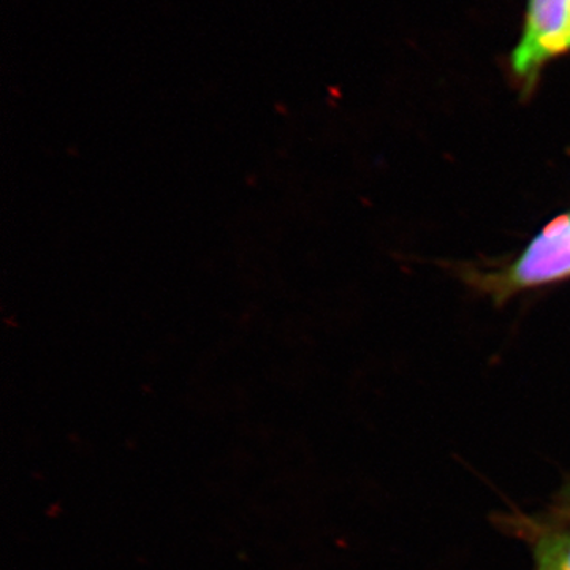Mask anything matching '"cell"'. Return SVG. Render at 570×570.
<instances>
[{
    "label": "cell",
    "mask_w": 570,
    "mask_h": 570,
    "mask_svg": "<svg viewBox=\"0 0 570 570\" xmlns=\"http://www.w3.org/2000/svg\"><path fill=\"white\" fill-rule=\"evenodd\" d=\"M504 521L530 543L532 570H570V524L527 515L508 517Z\"/></svg>",
    "instance_id": "3957f363"
},
{
    "label": "cell",
    "mask_w": 570,
    "mask_h": 570,
    "mask_svg": "<svg viewBox=\"0 0 570 570\" xmlns=\"http://www.w3.org/2000/svg\"><path fill=\"white\" fill-rule=\"evenodd\" d=\"M461 277L497 305L570 279V212L551 219L509 264L494 269L469 266Z\"/></svg>",
    "instance_id": "6da1fadb"
},
{
    "label": "cell",
    "mask_w": 570,
    "mask_h": 570,
    "mask_svg": "<svg viewBox=\"0 0 570 570\" xmlns=\"http://www.w3.org/2000/svg\"><path fill=\"white\" fill-rule=\"evenodd\" d=\"M566 36H568V45L570 50V0H569V9H568V28H566Z\"/></svg>",
    "instance_id": "5b68a950"
},
{
    "label": "cell",
    "mask_w": 570,
    "mask_h": 570,
    "mask_svg": "<svg viewBox=\"0 0 570 570\" xmlns=\"http://www.w3.org/2000/svg\"><path fill=\"white\" fill-rule=\"evenodd\" d=\"M547 519L557 521V523L570 524V479L554 494Z\"/></svg>",
    "instance_id": "277c9868"
},
{
    "label": "cell",
    "mask_w": 570,
    "mask_h": 570,
    "mask_svg": "<svg viewBox=\"0 0 570 570\" xmlns=\"http://www.w3.org/2000/svg\"><path fill=\"white\" fill-rule=\"evenodd\" d=\"M569 0H528L519 43L509 56V75L521 96L531 97L549 63L569 55Z\"/></svg>",
    "instance_id": "7a4b0ae2"
}]
</instances>
